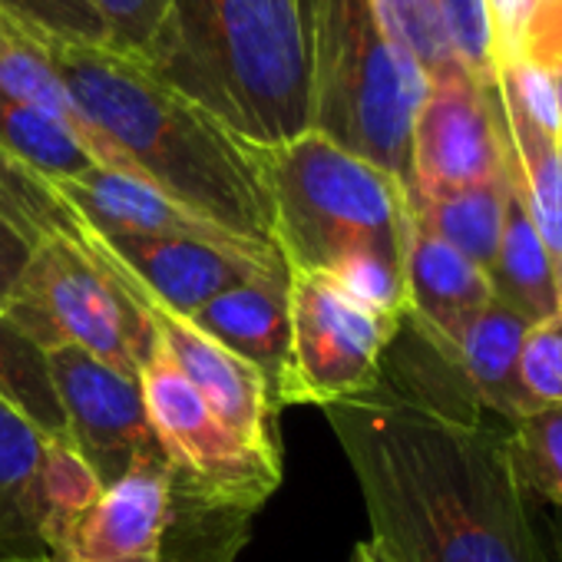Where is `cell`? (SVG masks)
Wrapping results in <instances>:
<instances>
[{
  "instance_id": "6da1fadb",
  "label": "cell",
  "mask_w": 562,
  "mask_h": 562,
  "mask_svg": "<svg viewBox=\"0 0 562 562\" xmlns=\"http://www.w3.org/2000/svg\"><path fill=\"white\" fill-rule=\"evenodd\" d=\"M325 417L361 486L381 562H549L509 430L384 384Z\"/></svg>"
},
{
  "instance_id": "7a4b0ae2",
  "label": "cell",
  "mask_w": 562,
  "mask_h": 562,
  "mask_svg": "<svg viewBox=\"0 0 562 562\" xmlns=\"http://www.w3.org/2000/svg\"><path fill=\"white\" fill-rule=\"evenodd\" d=\"M41 41L83 116L123 153L136 179L235 238L278 251L268 192L238 136L139 60L110 47Z\"/></svg>"
},
{
  "instance_id": "3957f363",
  "label": "cell",
  "mask_w": 562,
  "mask_h": 562,
  "mask_svg": "<svg viewBox=\"0 0 562 562\" xmlns=\"http://www.w3.org/2000/svg\"><path fill=\"white\" fill-rule=\"evenodd\" d=\"M149 70L248 146L312 130L308 0H169Z\"/></svg>"
},
{
  "instance_id": "277c9868",
  "label": "cell",
  "mask_w": 562,
  "mask_h": 562,
  "mask_svg": "<svg viewBox=\"0 0 562 562\" xmlns=\"http://www.w3.org/2000/svg\"><path fill=\"white\" fill-rule=\"evenodd\" d=\"M248 146V143H245ZM271 205V235L289 271L328 274L358 255L404 265L407 186L315 130L248 146Z\"/></svg>"
},
{
  "instance_id": "5b68a950",
  "label": "cell",
  "mask_w": 562,
  "mask_h": 562,
  "mask_svg": "<svg viewBox=\"0 0 562 562\" xmlns=\"http://www.w3.org/2000/svg\"><path fill=\"white\" fill-rule=\"evenodd\" d=\"M312 130L411 189V133L427 77L368 0H308Z\"/></svg>"
},
{
  "instance_id": "8992f818",
  "label": "cell",
  "mask_w": 562,
  "mask_h": 562,
  "mask_svg": "<svg viewBox=\"0 0 562 562\" xmlns=\"http://www.w3.org/2000/svg\"><path fill=\"white\" fill-rule=\"evenodd\" d=\"M4 315L41 348H80L126 378L159 355L156 328L106 255L70 238L34 245Z\"/></svg>"
},
{
  "instance_id": "52a82bcc",
  "label": "cell",
  "mask_w": 562,
  "mask_h": 562,
  "mask_svg": "<svg viewBox=\"0 0 562 562\" xmlns=\"http://www.w3.org/2000/svg\"><path fill=\"white\" fill-rule=\"evenodd\" d=\"M156 440L172 470V499L205 513H255L281 483V457L248 447L159 351L139 374Z\"/></svg>"
},
{
  "instance_id": "ba28073f",
  "label": "cell",
  "mask_w": 562,
  "mask_h": 562,
  "mask_svg": "<svg viewBox=\"0 0 562 562\" xmlns=\"http://www.w3.org/2000/svg\"><path fill=\"white\" fill-rule=\"evenodd\" d=\"M100 490L74 443L0 397V562H60L67 529Z\"/></svg>"
},
{
  "instance_id": "9c48e42d",
  "label": "cell",
  "mask_w": 562,
  "mask_h": 562,
  "mask_svg": "<svg viewBox=\"0 0 562 562\" xmlns=\"http://www.w3.org/2000/svg\"><path fill=\"white\" fill-rule=\"evenodd\" d=\"M289 305L292 378L285 404H318L325 411L381 384L387 348L404 322L368 312L315 271H289Z\"/></svg>"
},
{
  "instance_id": "30bf717a",
  "label": "cell",
  "mask_w": 562,
  "mask_h": 562,
  "mask_svg": "<svg viewBox=\"0 0 562 562\" xmlns=\"http://www.w3.org/2000/svg\"><path fill=\"white\" fill-rule=\"evenodd\" d=\"M513 172L516 156L496 83H483L463 67L427 80L411 133L407 192L447 195Z\"/></svg>"
},
{
  "instance_id": "8fae6325",
  "label": "cell",
  "mask_w": 562,
  "mask_h": 562,
  "mask_svg": "<svg viewBox=\"0 0 562 562\" xmlns=\"http://www.w3.org/2000/svg\"><path fill=\"white\" fill-rule=\"evenodd\" d=\"M67 434L100 486L116 483L143 460L166 457L143 397L139 378H126L80 348L47 351Z\"/></svg>"
},
{
  "instance_id": "7c38bea8",
  "label": "cell",
  "mask_w": 562,
  "mask_h": 562,
  "mask_svg": "<svg viewBox=\"0 0 562 562\" xmlns=\"http://www.w3.org/2000/svg\"><path fill=\"white\" fill-rule=\"evenodd\" d=\"M90 238L123 268L130 285L143 299L179 318H192L202 305L241 285V281L289 278V268H274L248 255L192 241V238L97 235V232H90Z\"/></svg>"
},
{
  "instance_id": "4fadbf2b",
  "label": "cell",
  "mask_w": 562,
  "mask_h": 562,
  "mask_svg": "<svg viewBox=\"0 0 562 562\" xmlns=\"http://www.w3.org/2000/svg\"><path fill=\"white\" fill-rule=\"evenodd\" d=\"M90 245L106 255L93 238ZM110 258V255H106ZM113 261V258H110ZM113 268L123 274V268L113 261ZM123 281L130 285V278L123 274ZM133 289V285H130ZM136 292V289H133ZM136 299L143 302L153 328H156V338H159V351L176 364V371L195 387V394L209 404V411L228 427L235 430L248 447L261 450V453H271V457H281L278 453V440H274V404H271V394H268V384L265 378L241 358H235L228 348H222L218 341H212L209 335H202L199 328H192L186 318L153 305L149 299H143L136 292Z\"/></svg>"
},
{
  "instance_id": "5bb4252c",
  "label": "cell",
  "mask_w": 562,
  "mask_h": 562,
  "mask_svg": "<svg viewBox=\"0 0 562 562\" xmlns=\"http://www.w3.org/2000/svg\"><path fill=\"white\" fill-rule=\"evenodd\" d=\"M54 189L77 212V218L97 235L192 238V241H205L215 248L248 255V258L274 265V268H289L278 251L258 248L245 238H235L232 232L189 212L186 205H179L176 199H169L166 192H159L156 186L136 179V176H126V172H116L106 166H93L90 172H83L77 179L54 182Z\"/></svg>"
},
{
  "instance_id": "9a60e30c",
  "label": "cell",
  "mask_w": 562,
  "mask_h": 562,
  "mask_svg": "<svg viewBox=\"0 0 562 562\" xmlns=\"http://www.w3.org/2000/svg\"><path fill=\"white\" fill-rule=\"evenodd\" d=\"M172 519L169 460H143L74 519L60 562H166V529Z\"/></svg>"
},
{
  "instance_id": "2e32d148",
  "label": "cell",
  "mask_w": 562,
  "mask_h": 562,
  "mask_svg": "<svg viewBox=\"0 0 562 562\" xmlns=\"http://www.w3.org/2000/svg\"><path fill=\"white\" fill-rule=\"evenodd\" d=\"M192 328L248 361L268 384L271 404H285L292 378V305L289 278H251L202 305Z\"/></svg>"
},
{
  "instance_id": "e0dca14e",
  "label": "cell",
  "mask_w": 562,
  "mask_h": 562,
  "mask_svg": "<svg viewBox=\"0 0 562 562\" xmlns=\"http://www.w3.org/2000/svg\"><path fill=\"white\" fill-rule=\"evenodd\" d=\"M404 285L407 325L437 348L453 345L493 302L490 274L414 218L404 245Z\"/></svg>"
},
{
  "instance_id": "ac0fdd59",
  "label": "cell",
  "mask_w": 562,
  "mask_h": 562,
  "mask_svg": "<svg viewBox=\"0 0 562 562\" xmlns=\"http://www.w3.org/2000/svg\"><path fill=\"white\" fill-rule=\"evenodd\" d=\"M529 328L532 325L519 312L493 299L453 345H427L447 361V368L460 378L467 394L483 411L499 414L506 424H513L526 414L516 384V358Z\"/></svg>"
},
{
  "instance_id": "d6986e66",
  "label": "cell",
  "mask_w": 562,
  "mask_h": 562,
  "mask_svg": "<svg viewBox=\"0 0 562 562\" xmlns=\"http://www.w3.org/2000/svg\"><path fill=\"white\" fill-rule=\"evenodd\" d=\"M0 97L54 116L87 146V153L93 156L97 166L133 176L123 153L77 106V100H74L70 87L64 83V77L57 74L44 41L37 34L18 27L4 14H0Z\"/></svg>"
},
{
  "instance_id": "ffe728a7",
  "label": "cell",
  "mask_w": 562,
  "mask_h": 562,
  "mask_svg": "<svg viewBox=\"0 0 562 562\" xmlns=\"http://www.w3.org/2000/svg\"><path fill=\"white\" fill-rule=\"evenodd\" d=\"M496 93L516 156V189L552 258L562 299V133L542 126L509 90L496 87Z\"/></svg>"
},
{
  "instance_id": "44dd1931",
  "label": "cell",
  "mask_w": 562,
  "mask_h": 562,
  "mask_svg": "<svg viewBox=\"0 0 562 562\" xmlns=\"http://www.w3.org/2000/svg\"><path fill=\"white\" fill-rule=\"evenodd\" d=\"M490 285L493 299L519 312L529 325H539L562 312L552 258L522 205L519 189H513L506 205L503 238L496 248V261L490 268Z\"/></svg>"
},
{
  "instance_id": "7402d4cb",
  "label": "cell",
  "mask_w": 562,
  "mask_h": 562,
  "mask_svg": "<svg viewBox=\"0 0 562 562\" xmlns=\"http://www.w3.org/2000/svg\"><path fill=\"white\" fill-rule=\"evenodd\" d=\"M516 189V172L496 182H483L473 189L447 192V195H414L407 192L411 218L467 255L473 265H480L486 274L496 261V248L503 238L506 205Z\"/></svg>"
},
{
  "instance_id": "603a6c76",
  "label": "cell",
  "mask_w": 562,
  "mask_h": 562,
  "mask_svg": "<svg viewBox=\"0 0 562 562\" xmlns=\"http://www.w3.org/2000/svg\"><path fill=\"white\" fill-rule=\"evenodd\" d=\"M0 146L50 186L77 179L97 166L87 146L64 123L8 97H0Z\"/></svg>"
},
{
  "instance_id": "cb8c5ba5",
  "label": "cell",
  "mask_w": 562,
  "mask_h": 562,
  "mask_svg": "<svg viewBox=\"0 0 562 562\" xmlns=\"http://www.w3.org/2000/svg\"><path fill=\"white\" fill-rule=\"evenodd\" d=\"M0 397L31 417L47 437L67 440V417L50 381L47 351H41L4 312H0Z\"/></svg>"
},
{
  "instance_id": "d4e9b609",
  "label": "cell",
  "mask_w": 562,
  "mask_h": 562,
  "mask_svg": "<svg viewBox=\"0 0 562 562\" xmlns=\"http://www.w3.org/2000/svg\"><path fill=\"white\" fill-rule=\"evenodd\" d=\"M0 218L11 222L34 245L44 238H70L87 245V225L77 212L47 179L21 166L4 146H0Z\"/></svg>"
},
{
  "instance_id": "484cf974",
  "label": "cell",
  "mask_w": 562,
  "mask_h": 562,
  "mask_svg": "<svg viewBox=\"0 0 562 562\" xmlns=\"http://www.w3.org/2000/svg\"><path fill=\"white\" fill-rule=\"evenodd\" d=\"M368 4L387 41L411 57L427 80L463 67L453 54L437 0H368Z\"/></svg>"
},
{
  "instance_id": "4316f807",
  "label": "cell",
  "mask_w": 562,
  "mask_h": 562,
  "mask_svg": "<svg viewBox=\"0 0 562 562\" xmlns=\"http://www.w3.org/2000/svg\"><path fill=\"white\" fill-rule=\"evenodd\" d=\"M509 457L526 493L562 509V407H542L509 424Z\"/></svg>"
},
{
  "instance_id": "83f0119b",
  "label": "cell",
  "mask_w": 562,
  "mask_h": 562,
  "mask_svg": "<svg viewBox=\"0 0 562 562\" xmlns=\"http://www.w3.org/2000/svg\"><path fill=\"white\" fill-rule=\"evenodd\" d=\"M0 14L47 41L110 47V34L90 0H0Z\"/></svg>"
},
{
  "instance_id": "f1b7e54d",
  "label": "cell",
  "mask_w": 562,
  "mask_h": 562,
  "mask_svg": "<svg viewBox=\"0 0 562 562\" xmlns=\"http://www.w3.org/2000/svg\"><path fill=\"white\" fill-rule=\"evenodd\" d=\"M516 384L526 414L562 407V312L526 331L516 358Z\"/></svg>"
},
{
  "instance_id": "f546056e",
  "label": "cell",
  "mask_w": 562,
  "mask_h": 562,
  "mask_svg": "<svg viewBox=\"0 0 562 562\" xmlns=\"http://www.w3.org/2000/svg\"><path fill=\"white\" fill-rule=\"evenodd\" d=\"M90 8L110 34V50L146 67L156 60L169 21V0H90Z\"/></svg>"
},
{
  "instance_id": "4dcf8cb0",
  "label": "cell",
  "mask_w": 562,
  "mask_h": 562,
  "mask_svg": "<svg viewBox=\"0 0 562 562\" xmlns=\"http://www.w3.org/2000/svg\"><path fill=\"white\" fill-rule=\"evenodd\" d=\"M457 60L483 83H496L493 27L486 0H437Z\"/></svg>"
},
{
  "instance_id": "1f68e13d",
  "label": "cell",
  "mask_w": 562,
  "mask_h": 562,
  "mask_svg": "<svg viewBox=\"0 0 562 562\" xmlns=\"http://www.w3.org/2000/svg\"><path fill=\"white\" fill-rule=\"evenodd\" d=\"M516 60L552 80L562 74V0H522Z\"/></svg>"
},
{
  "instance_id": "d6a6232c",
  "label": "cell",
  "mask_w": 562,
  "mask_h": 562,
  "mask_svg": "<svg viewBox=\"0 0 562 562\" xmlns=\"http://www.w3.org/2000/svg\"><path fill=\"white\" fill-rule=\"evenodd\" d=\"M31 255H34V241L27 235H21L11 222L0 218V312H4Z\"/></svg>"
},
{
  "instance_id": "836d02e7",
  "label": "cell",
  "mask_w": 562,
  "mask_h": 562,
  "mask_svg": "<svg viewBox=\"0 0 562 562\" xmlns=\"http://www.w3.org/2000/svg\"><path fill=\"white\" fill-rule=\"evenodd\" d=\"M351 562H381V555L374 552V546L364 539V542H358L355 546V555H351Z\"/></svg>"
},
{
  "instance_id": "e575fe53",
  "label": "cell",
  "mask_w": 562,
  "mask_h": 562,
  "mask_svg": "<svg viewBox=\"0 0 562 562\" xmlns=\"http://www.w3.org/2000/svg\"><path fill=\"white\" fill-rule=\"evenodd\" d=\"M552 549H555V559L562 562V519L552 516Z\"/></svg>"
},
{
  "instance_id": "d590c367",
  "label": "cell",
  "mask_w": 562,
  "mask_h": 562,
  "mask_svg": "<svg viewBox=\"0 0 562 562\" xmlns=\"http://www.w3.org/2000/svg\"><path fill=\"white\" fill-rule=\"evenodd\" d=\"M552 83H555V100H559V123H562V74Z\"/></svg>"
},
{
  "instance_id": "8d00e7d4",
  "label": "cell",
  "mask_w": 562,
  "mask_h": 562,
  "mask_svg": "<svg viewBox=\"0 0 562 562\" xmlns=\"http://www.w3.org/2000/svg\"><path fill=\"white\" fill-rule=\"evenodd\" d=\"M555 516H559V519H562V509H555Z\"/></svg>"
}]
</instances>
